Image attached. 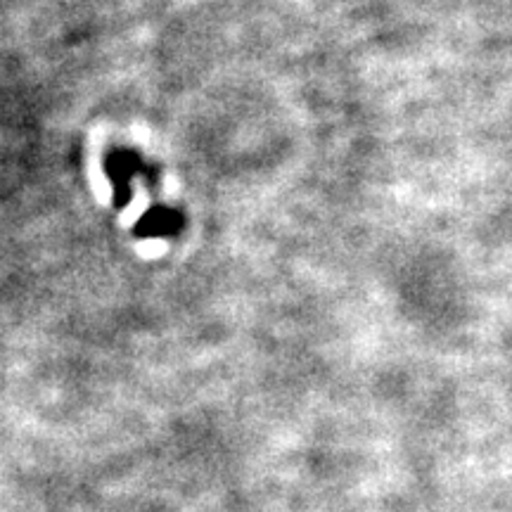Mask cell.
I'll return each instance as SVG.
<instances>
[{
	"label": "cell",
	"mask_w": 512,
	"mask_h": 512,
	"mask_svg": "<svg viewBox=\"0 0 512 512\" xmlns=\"http://www.w3.org/2000/svg\"><path fill=\"white\" fill-rule=\"evenodd\" d=\"M105 174L112 183V200L117 209H126L133 200V178H145L147 185L157 183V169L145 164L136 150L114 147L105 155Z\"/></svg>",
	"instance_id": "6da1fadb"
},
{
	"label": "cell",
	"mask_w": 512,
	"mask_h": 512,
	"mask_svg": "<svg viewBox=\"0 0 512 512\" xmlns=\"http://www.w3.org/2000/svg\"><path fill=\"white\" fill-rule=\"evenodd\" d=\"M183 226L185 219L178 209L152 207L133 226V235L136 238H174V235L181 233Z\"/></svg>",
	"instance_id": "7a4b0ae2"
}]
</instances>
